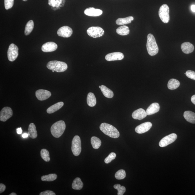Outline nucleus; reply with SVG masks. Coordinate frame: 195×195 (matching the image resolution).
Returning a JSON list of instances; mask_svg holds the SVG:
<instances>
[{"instance_id":"f257e3e1","label":"nucleus","mask_w":195,"mask_h":195,"mask_svg":"<svg viewBox=\"0 0 195 195\" xmlns=\"http://www.w3.org/2000/svg\"><path fill=\"white\" fill-rule=\"evenodd\" d=\"M147 50L148 53L150 56L156 55L159 52V48L156 43L155 38L152 34L148 36L146 44Z\"/></svg>"},{"instance_id":"f03ea898","label":"nucleus","mask_w":195,"mask_h":195,"mask_svg":"<svg viewBox=\"0 0 195 195\" xmlns=\"http://www.w3.org/2000/svg\"><path fill=\"white\" fill-rule=\"evenodd\" d=\"M100 129L106 135L114 138H117L120 136L119 132L114 126L106 123L101 124Z\"/></svg>"},{"instance_id":"7ed1b4c3","label":"nucleus","mask_w":195,"mask_h":195,"mask_svg":"<svg viewBox=\"0 0 195 195\" xmlns=\"http://www.w3.org/2000/svg\"><path fill=\"white\" fill-rule=\"evenodd\" d=\"M66 128V124L64 121L60 120L55 122L51 128L52 135L55 138H59L63 134Z\"/></svg>"},{"instance_id":"20e7f679","label":"nucleus","mask_w":195,"mask_h":195,"mask_svg":"<svg viewBox=\"0 0 195 195\" xmlns=\"http://www.w3.org/2000/svg\"><path fill=\"white\" fill-rule=\"evenodd\" d=\"M48 69L57 72H62L65 71L67 69V64L65 62L54 60L48 62L47 64Z\"/></svg>"},{"instance_id":"39448f33","label":"nucleus","mask_w":195,"mask_h":195,"mask_svg":"<svg viewBox=\"0 0 195 195\" xmlns=\"http://www.w3.org/2000/svg\"><path fill=\"white\" fill-rule=\"evenodd\" d=\"M170 9L168 6L164 4L160 8L159 15L161 20L164 23H167L170 21Z\"/></svg>"},{"instance_id":"423d86ee","label":"nucleus","mask_w":195,"mask_h":195,"mask_svg":"<svg viewBox=\"0 0 195 195\" xmlns=\"http://www.w3.org/2000/svg\"><path fill=\"white\" fill-rule=\"evenodd\" d=\"M71 149L74 156H78L81 153V139L78 136L74 137L72 142Z\"/></svg>"},{"instance_id":"0eeeda50","label":"nucleus","mask_w":195,"mask_h":195,"mask_svg":"<svg viewBox=\"0 0 195 195\" xmlns=\"http://www.w3.org/2000/svg\"><path fill=\"white\" fill-rule=\"evenodd\" d=\"M19 55V48L13 43L9 45L8 50L7 56L9 61L13 62L17 59Z\"/></svg>"},{"instance_id":"6e6552de","label":"nucleus","mask_w":195,"mask_h":195,"mask_svg":"<svg viewBox=\"0 0 195 195\" xmlns=\"http://www.w3.org/2000/svg\"><path fill=\"white\" fill-rule=\"evenodd\" d=\"M87 33L90 37L96 38L101 37L103 36L104 35V31L101 27H92L88 29Z\"/></svg>"},{"instance_id":"1a4fd4ad","label":"nucleus","mask_w":195,"mask_h":195,"mask_svg":"<svg viewBox=\"0 0 195 195\" xmlns=\"http://www.w3.org/2000/svg\"><path fill=\"white\" fill-rule=\"evenodd\" d=\"M177 135L175 133H172L162 139L159 143L160 147H164L175 141Z\"/></svg>"},{"instance_id":"9d476101","label":"nucleus","mask_w":195,"mask_h":195,"mask_svg":"<svg viewBox=\"0 0 195 195\" xmlns=\"http://www.w3.org/2000/svg\"><path fill=\"white\" fill-rule=\"evenodd\" d=\"M13 114V110L9 107H4L0 112V120L5 122L10 118Z\"/></svg>"},{"instance_id":"9b49d317","label":"nucleus","mask_w":195,"mask_h":195,"mask_svg":"<svg viewBox=\"0 0 195 195\" xmlns=\"http://www.w3.org/2000/svg\"><path fill=\"white\" fill-rule=\"evenodd\" d=\"M73 33V31L71 28L68 26H63L58 29L57 32L58 35L64 38L71 37Z\"/></svg>"},{"instance_id":"f8f14e48","label":"nucleus","mask_w":195,"mask_h":195,"mask_svg":"<svg viewBox=\"0 0 195 195\" xmlns=\"http://www.w3.org/2000/svg\"><path fill=\"white\" fill-rule=\"evenodd\" d=\"M51 96V92L47 90L39 89L36 92V96L38 100L43 101L49 98Z\"/></svg>"},{"instance_id":"ddd939ff","label":"nucleus","mask_w":195,"mask_h":195,"mask_svg":"<svg viewBox=\"0 0 195 195\" xmlns=\"http://www.w3.org/2000/svg\"><path fill=\"white\" fill-rule=\"evenodd\" d=\"M152 126V124L150 122H146L137 126L135 131L138 134H142L147 132Z\"/></svg>"},{"instance_id":"4468645a","label":"nucleus","mask_w":195,"mask_h":195,"mask_svg":"<svg viewBox=\"0 0 195 195\" xmlns=\"http://www.w3.org/2000/svg\"><path fill=\"white\" fill-rule=\"evenodd\" d=\"M124 55L120 52H114L107 54L106 56L105 59L108 61H115L123 59Z\"/></svg>"},{"instance_id":"2eb2a0df","label":"nucleus","mask_w":195,"mask_h":195,"mask_svg":"<svg viewBox=\"0 0 195 195\" xmlns=\"http://www.w3.org/2000/svg\"><path fill=\"white\" fill-rule=\"evenodd\" d=\"M57 48V44L54 42H49L43 44L42 47V50L45 53H49L55 51Z\"/></svg>"},{"instance_id":"dca6fc26","label":"nucleus","mask_w":195,"mask_h":195,"mask_svg":"<svg viewBox=\"0 0 195 195\" xmlns=\"http://www.w3.org/2000/svg\"><path fill=\"white\" fill-rule=\"evenodd\" d=\"M84 13L86 15L90 17H98L103 13V11L101 10L96 9L93 7L87 8L84 11Z\"/></svg>"},{"instance_id":"f3484780","label":"nucleus","mask_w":195,"mask_h":195,"mask_svg":"<svg viewBox=\"0 0 195 195\" xmlns=\"http://www.w3.org/2000/svg\"><path fill=\"white\" fill-rule=\"evenodd\" d=\"M147 116L146 111L142 108H139L134 111L132 114V117L134 119L141 120Z\"/></svg>"},{"instance_id":"a211bd4d","label":"nucleus","mask_w":195,"mask_h":195,"mask_svg":"<svg viewBox=\"0 0 195 195\" xmlns=\"http://www.w3.org/2000/svg\"><path fill=\"white\" fill-rule=\"evenodd\" d=\"M159 104L157 103H154L148 107L146 111L147 115H150L157 113L159 111Z\"/></svg>"},{"instance_id":"6ab92c4d","label":"nucleus","mask_w":195,"mask_h":195,"mask_svg":"<svg viewBox=\"0 0 195 195\" xmlns=\"http://www.w3.org/2000/svg\"><path fill=\"white\" fill-rule=\"evenodd\" d=\"M181 49L184 53L189 54L193 51L194 47L193 45L189 42L183 43L181 45Z\"/></svg>"},{"instance_id":"aec40b11","label":"nucleus","mask_w":195,"mask_h":195,"mask_svg":"<svg viewBox=\"0 0 195 195\" xmlns=\"http://www.w3.org/2000/svg\"><path fill=\"white\" fill-rule=\"evenodd\" d=\"M64 104L63 102H59L54 104L47 108V113L49 114L54 113L60 109L64 106Z\"/></svg>"},{"instance_id":"412c9836","label":"nucleus","mask_w":195,"mask_h":195,"mask_svg":"<svg viewBox=\"0 0 195 195\" xmlns=\"http://www.w3.org/2000/svg\"><path fill=\"white\" fill-rule=\"evenodd\" d=\"M184 117L187 121L192 124H195V113L191 111H185Z\"/></svg>"},{"instance_id":"4be33fe9","label":"nucleus","mask_w":195,"mask_h":195,"mask_svg":"<svg viewBox=\"0 0 195 195\" xmlns=\"http://www.w3.org/2000/svg\"><path fill=\"white\" fill-rule=\"evenodd\" d=\"M28 133L29 137L32 139H35L37 137V133L35 124L31 123L29 124Z\"/></svg>"},{"instance_id":"5701e85b","label":"nucleus","mask_w":195,"mask_h":195,"mask_svg":"<svg viewBox=\"0 0 195 195\" xmlns=\"http://www.w3.org/2000/svg\"><path fill=\"white\" fill-rule=\"evenodd\" d=\"M134 18L132 17H129L123 18H118L116 20V23L118 25H122L131 23L133 21Z\"/></svg>"},{"instance_id":"b1692460","label":"nucleus","mask_w":195,"mask_h":195,"mask_svg":"<svg viewBox=\"0 0 195 195\" xmlns=\"http://www.w3.org/2000/svg\"><path fill=\"white\" fill-rule=\"evenodd\" d=\"M83 186V183L80 178H76L72 184V188L74 190H80Z\"/></svg>"},{"instance_id":"393cba45","label":"nucleus","mask_w":195,"mask_h":195,"mask_svg":"<svg viewBox=\"0 0 195 195\" xmlns=\"http://www.w3.org/2000/svg\"><path fill=\"white\" fill-rule=\"evenodd\" d=\"M100 89L102 93L106 97L111 98L113 97L114 94L113 92L109 88L106 87V86L102 85L101 86V88Z\"/></svg>"},{"instance_id":"a878e982","label":"nucleus","mask_w":195,"mask_h":195,"mask_svg":"<svg viewBox=\"0 0 195 195\" xmlns=\"http://www.w3.org/2000/svg\"><path fill=\"white\" fill-rule=\"evenodd\" d=\"M87 102L88 105L93 107L96 105V96L92 92H89L88 94L87 98Z\"/></svg>"},{"instance_id":"bb28decb","label":"nucleus","mask_w":195,"mask_h":195,"mask_svg":"<svg viewBox=\"0 0 195 195\" xmlns=\"http://www.w3.org/2000/svg\"><path fill=\"white\" fill-rule=\"evenodd\" d=\"M180 85V82L177 80L173 78L169 81L168 84V88L170 90H173L176 89Z\"/></svg>"},{"instance_id":"cd10ccee","label":"nucleus","mask_w":195,"mask_h":195,"mask_svg":"<svg viewBox=\"0 0 195 195\" xmlns=\"http://www.w3.org/2000/svg\"><path fill=\"white\" fill-rule=\"evenodd\" d=\"M116 33L121 36H126L129 33V28L126 25H123L118 28Z\"/></svg>"},{"instance_id":"c85d7f7f","label":"nucleus","mask_w":195,"mask_h":195,"mask_svg":"<svg viewBox=\"0 0 195 195\" xmlns=\"http://www.w3.org/2000/svg\"><path fill=\"white\" fill-rule=\"evenodd\" d=\"M91 143L92 147L95 149L99 148L101 145V140L95 136L92 137L91 139Z\"/></svg>"},{"instance_id":"c756f323","label":"nucleus","mask_w":195,"mask_h":195,"mask_svg":"<svg viewBox=\"0 0 195 195\" xmlns=\"http://www.w3.org/2000/svg\"><path fill=\"white\" fill-rule=\"evenodd\" d=\"M34 22L32 20L29 21L26 24L25 29V35L28 36L29 35L34 28Z\"/></svg>"},{"instance_id":"7c9ffc66","label":"nucleus","mask_w":195,"mask_h":195,"mask_svg":"<svg viewBox=\"0 0 195 195\" xmlns=\"http://www.w3.org/2000/svg\"><path fill=\"white\" fill-rule=\"evenodd\" d=\"M57 178V175L56 174H50L47 175L43 176L41 177V179L44 182H53Z\"/></svg>"},{"instance_id":"2f4dec72","label":"nucleus","mask_w":195,"mask_h":195,"mask_svg":"<svg viewBox=\"0 0 195 195\" xmlns=\"http://www.w3.org/2000/svg\"><path fill=\"white\" fill-rule=\"evenodd\" d=\"M41 156L43 159L46 162H49L50 160L49 152L47 150L43 149L41 151Z\"/></svg>"},{"instance_id":"473e14b6","label":"nucleus","mask_w":195,"mask_h":195,"mask_svg":"<svg viewBox=\"0 0 195 195\" xmlns=\"http://www.w3.org/2000/svg\"><path fill=\"white\" fill-rule=\"evenodd\" d=\"M126 177V172L123 170L118 171L115 174V177L118 180L123 179Z\"/></svg>"},{"instance_id":"72a5a7b5","label":"nucleus","mask_w":195,"mask_h":195,"mask_svg":"<svg viewBox=\"0 0 195 195\" xmlns=\"http://www.w3.org/2000/svg\"><path fill=\"white\" fill-rule=\"evenodd\" d=\"M114 187L118 191V195H123L126 191V188L123 186H121L120 184H116L114 185Z\"/></svg>"},{"instance_id":"f704fd0d","label":"nucleus","mask_w":195,"mask_h":195,"mask_svg":"<svg viewBox=\"0 0 195 195\" xmlns=\"http://www.w3.org/2000/svg\"><path fill=\"white\" fill-rule=\"evenodd\" d=\"M116 157V154L114 152H111L108 155L105 160L104 162L106 164H108L110 163L112 160L115 159Z\"/></svg>"},{"instance_id":"c9c22d12","label":"nucleus","mask_w":195,"mask_h":195,"mask_svg":"<svg viewBox=\"0 0 195 195\" xmlns=\"http://www.w3.org/2000/svg\"><path fill=\"white\" fill-rule=\"evenodd\" d=\"M14 0H4V3L6 9H11L13 6Z\"/></svg>"},{"instance_id":"e433bc0d","label":"nucleus","mask_w":195,"mask_h":195,"mask_svg":"<svg viewBox=\"0 0 195 195\" xmlns=\"http://www.w3.org/2000/svg\"><path fill=\"white\" fill-rule=\"evenodd\" d=\"M185 74L189 78L195 80V72L194 71L188 70L186 72Z\"/></svg>"},{"instance_id":"4c0bfd02","label":"nucleus","mask_w":195,"mask_h":195,"mask_svg":"<svg viewBox=\"0 0 195 195\" xmlns=\"http://www.w3.org/2000/svg\"><path fill=\"white\" fill-rule=\"evenodd\" d=\"M40 195H55V193L51 190H46L42 192L39 194Z\"/></svg>"},{"instance_id":"58836bf2","label":"nucleus","mask_w":195,"mask_h":195,"mask_svg":"<svg viewBox=\"0 0 195 195\" xmlns=\"http://www.w3.org/2000/svg\"><path fill=\"white\" fill-rule=\"evenodd\" d=\"M49 5L53 7H55L56 1V0H49Z\"/></svg>"},{"instance_id":"ea45409f","label":"nucleus","mask_w":195,"mask_h":195,"mask_svg":"<svg viewBox=\"0 0 195 195\" xmlns=\"http://www.w3.org/2000/svg\"><path fill=\"white\" fill-rule=\"evenodd\" d=\"M6 189V186L5 185L3 184H0V193L5 191Z\"/></svg>"},{"instance_id":"a19ab883","label":"nucleus","mask_w":195,"mask_h":195,"mask_svg":"<svg viewBox=\"0 0 195 195\" xmlns=\"http://www.w3.org/2000/svg\"><path fill=\"white\" fill-rule=\"evenodd\" d=\"M64 0H56V4L55 7L58 8L60 6V5L62 3V1Z\"/></svg>"},{"instance_id":"79ce46f5","label":"nucleus","mask_w":195,"mask_h":195,"mask_svg":"<svg viewBox=\"0 0 195 195\" xmlns=\"http://www.w3.org/2000/svg\"><path fill=\"white\" fill-rule=\"evenodd\" d=\"M17 131L18 134H21L22 133L23 130L21 128H19L17 129Z\"/></svg>"},{"instance_id":"37998d69","label":"nucleus","mask_w":195,"mask_h":195,"mask_svg":"<svg viewBox=\"0 0 195 195\" xmlns=\"http://www.w3.org/2000/svg\"><path fill=\"white\" fill-rule=\"evenodd\" d=\"M191 101L195 105V95L191 97Z\"/></svg>"},{"instance_id":"c03bdc74","label":"nucleus","mask_w":195,"mask_h":195,"mask_svg":"<svg viewBox=\"0 0 195 195\" xmlns=\"http://www.w3.org/2000/svg\"><path fill=\"white\" fill-rule=\"evenodd\" d=\"M22 136L23 138H27L29 136L28 134L27 133H24L22 134Z\"/></svg>"},{"instance_id":"a18cd8bd","label":"nucleus","mask_w":195,"mask_h":195,"mask_svg":"<svg viewBox=\"0 0 195 195\" xmlns=\"http://www.w3.org/2000/svg\"><path fill=\"white\" fill-rule=\"evenodd\" d=\"M191 9L192 10L193 12H194L195 13V5H193L191 6Z\"/></svg>"},{"instance_id":"49530a36","label":"nucleus","mask_w":195,"mask_h":195,"mask_svg":"<svg viewBox=\"0 0 195 195\" xmlns=\"http://www.w3.org/2000/svg\"><path fill=\"white\" fill-rule=\"evenodd\" d=\"M9 195H17V194L15 193H12L11 194H9Z\"/></svg>"},{"instance_id":"de8ad7c7","label":"nucleus","mask_w":195,"mask_h":195,"mask_svg":"<svg viewBox=\"0 0 195 195\" xmlns=\"http://www.w3.org/2000/svg\"><path fill=\"white\" fill-rule=\"evenodd\" d=\"M23 1H27L28 0H23Z\"/></svg>"},{"instance_id":"09e8293b","label":"nucleus","mask_w":195,"mask_h":195,"mask_svg":"<svg viewBox=\"0 0 195 195\" xmlns=\"http://www.w3.org/2000/svg\"><path fill=\"white\" fill-rule=\"evenodd\" d=\"M99 88H101V86H99Z\"/></svg>"},{"instance_id":"8fccbe9b","label":"nucleus","mask_w":195,"mask_h":195,"mask_svg":"<svg viewBox=\"0 0 195 195\" xmlns=\"http://www.w3.org/2000/svg\"><path fill=\"white\" fill-rule=\"evenodd\" d=\"M53 71V72H54V71H54V70H53V71Z\"/></svg>"}]
</instances>
